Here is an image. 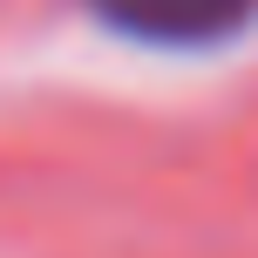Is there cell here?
<instances>
[{"instance_id":"6da1fadb","label":"cell","mask_w":258,"mask_h":258,"mask_svg":"<svg viewBox=\"0 0 258 258\" xmlns=\"http://www.w3.org/2000/svg\"><path fill=\"white\" fill-rule=\"evenodd\" d=\"M109 27L136 41H163V48H197V41H224L258 14V0H89Z\"/></svg>"}]
</instances>
